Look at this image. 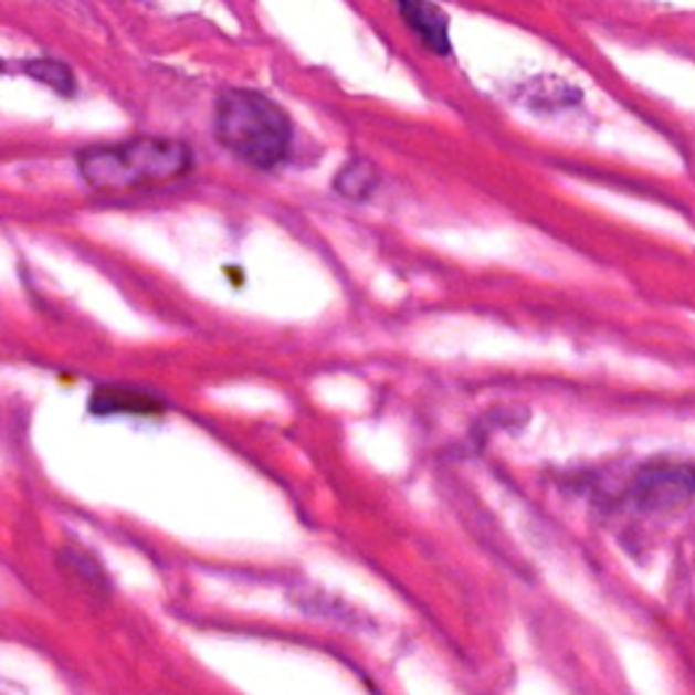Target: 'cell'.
<instances>
[{"label": "cell", "mask_w": 695, "mask_h": 695, "mask_svg": "<svg viewBox=\"0 0 695 695\" xmlns=\"http://www.w3.org/2000/svg\"><path fill=\"white\" fill-rule=\"evenodd\" d=\"M76 164L91 188L123 193L180 180L193 166V152L186 141L169 136H134L115 145L87 147Z\"/></svg>", "instance_id": "cell-1"}, {"label": "cell", "mask_w": 695, "mask_h": 695, "mask_svg": "<svg viewBox=\"0 0 695 695\" xmlns=\"http://www.w3.org/2000/svg\"><path fill=\"white\" fill-rule=\"evenodd\" d=\"M380 186V171L372 160L354 158L337 171L335 190L348 201H367Z\"/></svg>", "instance_id": "cell-6"}, {"label": "cell", "mask_w": 695, "mask_h": 695, "mask_svg": "<svg viewBox=\"0 0 695 695\" xmlns=\"http://www.w3.org/2000/svg\"><path fill=\"white\" fill-rule=\"evenodd\" d=\"M215 139L253 169L270 171L288 158L294 123L264 93L231 87L215 101Z\"/></svg>", "instance_id": "cell-2"}, {"label": "cell", "mask_w": 695, "mask_h": 695, "mask_svg": "<svg viewBox=\"0 0 695 695\" xmlns=\"http://www.w3.org/2000/svg\"><path fill=\"white\" fill-rule=\"evenodd\" d=\"M91 411L95 415H160L166 411V402L145 389L98 386L91 397Z\"/></svg>", "instance_id": "cell-4"}, {"label": "cell", "mask_w": 695, "mask_h": 695, "mask_svg": "<svg viewBox=\"0 0 695 695\" xmlns=\"http://www.w3.org/2000/svg\"><path fill=\"white\" fill-rule=\"evenodd\" d=\"M400 14L406 25L424 41V46H430L438 55H449V17H445L443 9L432 3H421V0H408V3H400Z\"/></svg>", "instance_id": "cell-5"}, {"label": "cell", "mask_w": 695, "mask_h": 695, "mask_svg": "<svg viewBox=\"0 0 695 695\" xmlns=\"http://www.w3.org/2000/svg\"><path fill=\"white\" fill-rule=\"evenodd\" d=\"M20 71H25L28 76L35 82H44L46 87H52L55 93L71 95L76 87L74 71L61 61H50V57H39V61H25L20 63Z\"/></svg>", "instance_id": "cell-7"}, {"label": "cell", "mask_w": 695, "mask_h": 695, "mask_svg": "<svg viewBox=\"0 0 695 695\" xmlns=\"http://www.w3.org/2000/svg\"><path fill=\"white\" fill-rule=\"evenodd\" d=\"M695 495V467L691 465H652L639 473L633 497L641 508L665 510L687 503Z\"/></svg>", "instance_id": "cell-3"}]
</instances>
